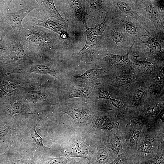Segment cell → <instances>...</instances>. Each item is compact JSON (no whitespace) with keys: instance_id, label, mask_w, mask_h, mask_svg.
Returning a JSON list of instances; mask_svg holds the SVG:
<instances>
[{"instance_id":"6da1fadb","label":"cell","mask_w":164,"mask_h":164,"mask_svg":"<svg viewBox=\"0 0 164 164\" xmlns=\"http://www.w3.org/2000/svg\"><path fill=\"white\" fill-rule=\"evenodd\" d=\"M36 6L32 5L25 7L18 11L7 13L4 16L3 21L9 25L15 34L18 35L22 31V24L23 19L30 12L36 8Z\"/></svg>"},{"instance_id":"7a4b0ae2","label":"cell","mask_w":164,"mask_h":164,"mask_svg":"<svg viewBox=\"0 0 164 164\" xmlns=\"http://www.w3.org/2000/svg\"><path fill=\"white\" fill-rule=\"evenodd\" d=\"M24 37L30 45L37 48L45 47L50 44L48 36L42 30L34 26L25 30Z\"/></svg>"},{"instance_id":"3957f363","label":"cell","mask_w":164,"mask_h":164,"mask_svg":"<svg viewBox=\"0 0 164 164\" xmlns=\"http://www.w3.org/2000/svg\"><path fill=\"white\" fill-rule=\"evenodd\" d=\"M21 40L17 39L13 42L8 48L5 51L9 60L15 63H19L27 60L30 57L25 52Z\"/></svg>"},{"instance_id":"277c9868","label":"cell","mask_w":164,"mask_h":164,"mask_svg":"<svg viewBox=\"0 0 164 164\" xmlns=\"http://www.w3.org/2000/svg\"><path fill=\"white\" fill-rule=\"evenodd\" d=\"M36 25L47 28L59 35L63 39L67 38L68 36L63 25L54 22L50 19L42 21L37 19L31 20Z\"/></svg>"},{"instance_id":"5b68a950","label":"cell","mask_w":164,"mask_h":164,"mask_svg":"<svg viewBox=\"0 0 164 164\" xmlns=\"http://www.w3.org/2000/svg\"><path fill=\"white\" fill-rule=\"evenodd\" d=\"M40 6L46 11L50 17H53L62 22H64L63 19L56 9L53 0H36Z\"/></svg>"},{"instance_id":"8992f818","label":"cell","mask_w":164,"mask_h":164,"mask_svg":"<svg viewBox=\"0 0 164 164\" xmlns=\"http://www.w3.org/2000/svg\"><path fill=\"white\" fill-rule=\"evenodd\" d=\"M104 70L96 68L88 70L82 74L75 77L77 80L81 83L92 82L102 75Z\"/></svg>"},{"instance_id":"52a82bcc","label":"cell","mask_w":164,"mask_h":164,"mask_svg":"<svg viewBox=\"0 0 164 164\" xmlns=\"http://www.w3.org/2000/svg\"><path fill=\"white\" fill-rule=\"evenodd\" d=\"M153 148L152 143L149 139H145L142 141L140 146V153L138 160L139 161V159L143 162L153 157Z\"/></svg>"},{"instance_id":"ba28073f","label":"cell","mask_w":164,"mask_h":164,"mask_svg":"<svg viewBox=\"0 0 164 164\" xmlns=\"http://www.w3.org/2000/svg\"><path fill=\"white\" fill-rule=\"evenodd\" d=\"M64 112L70 115L75 121L84 123L88 120V116L87 112L80 109H75Z\"/></svg>"},{"instance_id":"9c48e42d","label":"cell","mask_w":164,"mask_h":164,"mask_svg":"<svg viewBox=\"0 0 164 164\" xmlns=\"http://www.w3.org/2000/svg\"><path fill=\"white\" fill-rule=\"evenodd\" d=\"M91 93L90 90L84 87H79L73 90L64 95V98L68 99L75 97L88 98Z\"/></svg>"},{"instance_id":"30bf717a","label":"cell","mask_w":164,"mask_h":164,"mask_svg":"<svg viewBox=\"0 0 164 164\" xmlns=\"http://www.w3.org/2000/svg\"><path fill=\"white\" fill-rule=\"evenodd\" d=\"M95 124L96 127L100 129L111 130L114 128L115 123L106 116H102L97 118Z\"/></svg>"},{"instance_id":"8fae6325","label":"cell","mask_w":164,"mask_h":164,"mask_svg":"<svg viewBox=\"0 0 164 164\" xmlns=\"http://www.w3.org/2000/svg\"><path fill=\"white\" fill-rule=\"evenodd\" d=\"M30 71L37 73L50 75L56 77V74L55 71L43 64H38L32 66L30 68Z\"/></svg>"},{"instance_id":"7c38bea8","label":"cell","mask_w":164,"mask_h":164,"mask_svg":"<svg viewBox=\"0 0 164 164\" xmlns=\"http://www.w3.org/2000/svg\"><path fill=\"white\" fill-rule=\"evenodd\" d=\"M107 58L111 63L128 65L131 63L128 53L124 55H118L109 53L108 54Z\"/></svg>"},{"instance_id":"4fadbf2b","label":"cell","mask_w":164,"mask_h":164,"mask_svg":"<svg viewBox=\"0 0 164 164\" xmlns=\"http://www.w3.org/2000/svg\"><path fill=\"white\" fill-rule=\"evenodd\" d=\"M88 153V148L81 145L77 146L71 151L67 152V156L69 157L85 158L87 157Z\"/></svg>"},{"instance_id":"5bb4252c","label":"cell","mask_w":164,"mask_h":164,"mask_svg":"<svg viewBox=\"0 0 164 164\" xmlns=\"http://www.w3.org/2000/svg\"><path fill=\"white\" fill-rule=\"evenodd\" d=\"M134 64L136 68L142 72L148 71L153 67V62L142 61L133 59Z\"/></svg>"},{"instance_id":"9a60e30c","label":"cell","mask_w":164,"mask_h":164,"mask_svg":"<svg viewBox=\"0 0 164 164\" xmlns=\"http://www.w3.org/2000/svg\"><path fill=\"white\" fill-rule=\"evenodd\" d=\"M109 143L111 148L114 153L118 154L121 147L120 138L116 134L114 135L111 138Z\"/></svg>"},{"instance_id":"2e32d148","label":"cell","mask_w":164,"mask_h":164,"mask_svg":"<svg viewBox=\"0 0 164 164\" xmlns=\"http://www.w3.org/2000/svg\"><path fill=\"white\" fill-rule=\"evenodd\" d=\"M97 153V159L95 162L96 164H104L109 159L108 153L104 149H98Z\"/></svg>"},{"instance_id":"e0dca14e","label":"cell","mask_w":164,"mask_h":164,"mask_svg":"<svg viewBox=\"0 0 164 164\" xmlns=\"http://www.w3.org/2000/svg\"><path fill=\"white\" fill-rule=\"evenodd\" d=\"M135 161H132L125 153L119 155L114 160L108 164H133Z\"/></svg>"},{"instance_id":"ac0fdd59","label":"cell","mask_w":164,"mask_h":164,"mask_svg":"<svg viewBox=\"0 0 164 164\" xmlns=\"http://www.w3.org/2000/svg\"><path fill=\"white\" fill-rule=\"evenodd\" d=\"M164 161L163 153L158 152L155 156L140 164H164Z\"/></svg>"},{"instance_id":"d6986e66","label":"cell","mask_w":164,"mask_h":164,"mask_svg":"<svg viewBox=\"0 0 164 164\" xmlns=\"http://www.w3.org/2000/svg\"><path fill=\"white\" fill-rule=\"evenodd\" d=\"M104 21L96 26L91 28H87V33L93 36L101 35L104 30Z\"/></svg>"},{"instance_id":"ffe728a7","label":"cell","mask_w":164,"mask_h":164,"mask_svg":"<svg viewBox=\"0 0 164 164\" xmlns=\"http://www.w3.org/2000/svg\"><path fill=\"white\" fill-rule=\"evenodd\" d=\"M97 41V38L95 36L87 33V38L86 43L81 50L83 51L94 46L96 44Z\"/></svg>"},{"instance_id":"44dd1931","label":"cell","mask_w":164,"mask_h":164,"mask_svg":"<svg viewBox=\"0 0 164 164\" xmlns=\"http://www.w3.org/2000/svg\"><path fill=\"white\" fill-rule=\"evenodd\" d=\"M36 125L32 128L31 131V136L38 145L46 148L43 144L42 138L36 132Z\"/></svg>"},{"instance_id":"7402d4cb","label":"cell","mask_w":164,"mask_h":164,"mask_svg":"<svg viewBox=\"0 0 164 164\" xmlns=\"http://www.w3.org/2000/svg\"><path fill=\"white\" fill-rule=\"evenodd\" d=\"M150 48L154 51L159 52L161 51V46L159 43L156 41L152 39L149 40L144 43Z\"/></svg>"},{"instance_id":"603a6c76","label":"cell","mask_w":164,"mask_h":164,"mask_svg":"<svg viewBox=\"0 0 164 164\" xmlns=\"http://www.w3.org/2000/svg\"><path fill=\"white\" fill-rule=\"evenodd\" d=\"M67 160L63 157L50 158L46 161L45 164H67Z\"/></svg>"},{"instance_id":"cb8c5ba5","label":"cell","mask_w":164,"mask_h":164,"mask_svg":"<svg viewBox=\"0 0 164 164\" xmlns=\"http://www.w3.org/2000/svg\"><path fill=\"white\" fill-rule=\"evenodd\" d=\"M70 2L72 9L75 13L79 14L82 13V8L79 1L72 0Z\"/></svg>"},{"instance_id":"d4e9b609","label":"cell","mask_w":164,"mask_h":164,"mask_svg":"<svg viewBox=\"0 0 164 164\" xmlns=\"http://www.w3.org/2000/svg\"><path fill=\"white\" fill-rule=\"evenodd\" d=\"M140 133L139 129H136L133 131L129 137V140L131 143L135 144L137 142Z\"/></svg>"},{"instance_id":"484cf974","label":"cell","mask_w":164,"mask_h":164,"mask_svg":"<svg viewBox=\"0 0 164 164\" xmlns=\"http://www.w3.org/2000/svg\"><path fill=\"white\" fill-rule=\"evenodd\" d=\"M98 96L101 99L110 100L111 98L107 90L104 88H100L98 92Z\"/></svg>"},{"instance_id":"4316f807","label":"cell","mask_w":164,"mask_h":164,"mask_svg":"<svg viewBox=\"0 0 164 164\" xmlns=\"http://www.w3.org/2000/svg\"><path fill=\"white\" fill-rule=\"evenodd\" d=\"M117 5L122 11L127 13H131V10L129 6L125 3L122 2H119Z\"/></svg>"},{"instance_id":"83f0119b","label":"cell","mask_w":164,"mask_h":164,"mask_svg":"<svg viewBox=\"0 0 164 164\" xmlns=\"http://www.w3.org/2000/svg\"><path fill=\"white\" fill-rule=\"evenodd\" d=\"M8 31H5L2 35L0 39V65L3 62V53L5 50L2 47V43L3 39L6 35Z\"/></svg>"},{"instance_id":"f1b7e54d","label":"cell","mask_w":164,"mask_h":164,"mask_svg":"<svg viewBox=\"0 0 164 164\" xmlns=\"http://www.w3.org/2000/svg\"><path fill=\"white\" fill-rule=\"evenodd\" d=\"M118 81L121 84L127 85L130 84L132 81L131 78L127 76L120 77L117 79Z\"/></svg>"},{"instance_id":"f546056e","label":"cell","mask_w":164,"mask_h":164,"mask_svg":"<svg viewBox=\"0 0 164 164\" xmlns=\"http://www.w3.org/2000/svg\"><path fill=\"white\" fill-rule=\"evenodd\" d=\"M127 31L129 34H132L136 32V29L134 26L129 23H126L125 25Z\"/></svg>"},{"instance_id":"4dcf8cb0","label":"cell","mask_w":164,"mask_h":164,"mask_svg":"<svg viewBox=\"0 0 164 164\" xmlns=\"http://www.w3.org/2000/svg\"><path fill=\"white\" fill-rule=\"evenodd\" d=\"M144 94V92L140 90L138 91L134 95L133 100L135 103H138L141 100Z\"/></svg>"},{"instance_id":"1f68e13d","label":"cell","mask_w":164,"mask_h":164,"mask_svg":"<svg viewBox=\"0 0 164 164\" xmlns=\"http://www.w3.org/2000/svg\"><path fill=\"white\" fill-rule=\"evenodd\" d=\"M102 1L100 0H92L91 2L90 7L93 9L100 8L102 4Z\"/></svg>"},{"instance_id":"d6a6232c","label":"cell","mask_w":164,"mask_h":164,"mask_svg":"<svg viewBox=\"0 0 164 164\" xmlns=\"http://www.w3.org/2000/svg\"><path fill=\"white\" fill-rule=\"evenodd\" d=\"M148 12L154 19H158L159 18V14L157 11L153 7H150L147 8Z\"/></svg>"},{"instance_id":"836d02e7","label":"cell","mask_w":164,"mask_h":164,"mask_svg":"<svg viewBox=\"0 0 164 164\" xmlns=\"http://www.w3.org/2000/svg\"><path fill=\"white\" fill-rule=\"evenodd\" d=\"M112 37L114 41L117 42H121L123 38L121 33L118 31L115 32L113 33Z\"/></svg>"},{"instance_id":"e575fe53","label":"cell","mask_w":164,"mask_h":164,"mask_svg":"<svg viewBox=\"0 0 164 164\" xmlns=\"http://www.w3.org/2000/svg\"><path fill=\"white\" fill-rule=\"evenodd\" d=\"M29 95L31 98L36 99H39L43 96L42 93L39 91H32L29 92Z\"/></svg>"},{"instance_id":"d590c367","label":"cell","mask_w":164,"mask_h":164,"mask_svg":"<svg viewBox=\"0 0 164 164\" xmlns=\"http://www.w3.org/2000/svg\"><path fill=\"white\" fill-rule=\"evenodd\" d=\"M110 100L112 105L117 108H121L124 107L122 103L119 101L112 98H111Z\"/></svg>"},{"instance_id":"8d00e7d4","label":"cell","mask_w":164,"mask_h":164,"mask_svg":"<svg viewBox=\"0 0 164 164\" xmlns=\"http://www.w3.org/2000/svg\"><path fill=\"white\" fill-rule=\"evenodd\" d=\"M159 110V108L158 106L153 105L149 108L148 111L152 114H155L158 112Z\"/></svg>"},{"instance_id":"74e56055","label":"cell","mask_w":164,"mask_h":164,"mask_svg":"<svg viewBox=\"0 0 164 164\" xmlns=\"http://www.w3.org/2000/svg\"><path fill=\"white\" fill-rule=\"evenodd\" d=\"M8 132V129L5 125H0V137L6 135Z\"/></svg>"},{"instance_id":"f35d334b","label":"cell","mask_w":164,"mask_h":164,"mask_svg":"<svg viewBox=\"0 0 164 164\" xmlns=\"http://www.w3.org/2000/svg\"><path fill=\"white\" fill-rule=\"evenodd\" d=\"M17 164H36L33 161L28 160L26 159H22L18 161Z\"/></svg>"},{"instance_id":"ab89813d","label":"cell","mask_w":164,"mask_h":164,"mask_svg":"<svg viewBox=\"0 0 164 164\" xmlns=\"http://www.w3.org/2000/svg\"><path fill=\"white\" fill-rule=\"evenodd\" d=\"M133 164H139V161H135Z\"/></svg>"},{"instance_id":"60d3db41","label":"cell","mask_w":164,"mask_h":164,"mask_svg":"<svg viewBox=\"0 0 164 164\" xmlns=\"http://www.w3.org/2000/svg\"></svg>"},{"instance_id":"b9f144b4","label":"cell","mask_w":164,"mask_h":164,"mask_svg":"<svg viewBox=\"0 0 164 164\" xmlns=\"http://www.w3.org/2000/svg\"></svg>"}]
</instances>
